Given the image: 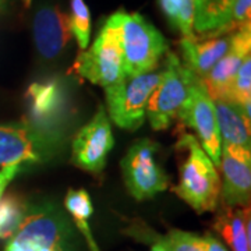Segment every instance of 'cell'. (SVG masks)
<instances>
[{
    "mask_svg": "<svg viewBox=\"0 0 251 251\" xmlns=\"http://www.w3.org/2000/svg\"><path fill=\"white\" fill-rule=\"evenodd\" d=\"M177 150H186L187 156L180 166L175 193L198 214L216 211L222 187L218 168L193 134H181Z\"/></svg>",
    "mask_w": 251,
    "mask_h": 251,
    "instance_id": "obj_1",
    "label": "cell"
},
{
    "mask_svg": "<svg viewBox=\"0 0 251 251\" xmlns=\"http://www.w3.org/2000/svg\"><path fill=\"white\" fill-rule=\"evenodd\" d=\"M25 98L31 122L41 125H59L67 109V90L56 78L31 84Z\"/></svg>",
    "mask_w": 251,
    "mask_h": 251,
    "instance_id": "obj_14",
    "label": "cell"
},
{
    "mask_svg": "<svg viewBox=\"0 0 251 251\" xmlns=\"http://www.w3.org/2000/svg\"><path fill=\"white\" fill-rule=\"evenodd\" d=\"M116 20L123 54L126 77H137L155 72L162 56L168 53L166 38L138 13L123 10L113 14Z\"/></svg>",
    "mask_w": 251,
    "mask_h": 251,
    "instance_id": "obj_3",
    "label": "cell"
},
{
    "mask_svg": "<svg viewBox=\"0 0 251 251\" xmlns=\"http://www.w3.org/2000/svg\"><path fill=\"white\" fill-rule=\"evenodd\" d=\"M169 251H204L201 236L173 229L165 239Z\"/></svg>",
    "mask_w": 251,
    "mask_h": 251,
    "instance_id": "obj_25",
    "label": "cell"
},
{
    "mask_svg": "<svg viewBox=\"0 0 251 251\" xmlns=\"http://www.w3.org/2000/svg\"><path fill=\"white\" fill-rule=\"evenodd\" d=\"M151 251H169L165 239H161V240H158V242L155 243L152 246V249H151Z\"/></svg>",
    "mask_w": 251,
    "mask_h": 251,
    "instance_id": "obj_29",
    "label": "cell"
},
{
    "mask_svg": "<svg viewBox=\"0 0 251 251\" xmlns=\"http://www.w3.org/2000/svg\"><path fill=\"white\" fill-rule=\"evenodd\" d=\"M183 125L193 128L198 143L216 168L221 166V138L216 125L215 106L202 80L198 78L177 116Z\"/></svg>",
    "mask_w": 251,
    "mask_h": 251,
    "instance_id": "obj_9",
    "label": "cell"
},
{
    "mask_svg": "<svg viewBox=\"0 0 251 251\" xmlns=\"http://www.w3.org/2000/svg\"><path fill=\"white\" fill-rule=\"evenodd\" d=\"M201 240H202V250L204 251H229L222 243L211 234L202 236Z\"/></svg>",
    "mask_w": 251,
    "mask_h": 251,
    "instance_id": "obj_27",
    "label": "cell"
},
{
    "mask_svg": "<svg viewBox=\"0 0 251 251\" xmlns=\"http://www.w3.org/2000/svg\"><path fill=\"white\" fill-rule=\"evenodd\" d=\"M64 208L75 222L78 230H81V233L85 236L91 251H99L98 246L91 234V227L88 225V219L94 212L90 194L85 190H70L64 200Z\"/></svg>",
    "mask_w": 251,
    "mask_h": 251,
    "instance_id": "obj_19",
    "label": "cell"
},
{
    "mask_svg": "<svg viewBox=\"0 0 251 251\" xmlns=\"http://www.w3.org/2000/svg\"><path fill=\"white\" fill-rule=\"evenodd\" d=\"M73 70L105 90L125 78L120 34L113 16L106 20L90 49L77 56Z\"/></svg>",
    "mask_w": 251,
    "mask_h": 251,
    "instance_id": "obj_4",
    "label": "cell"
},
{
    "mask_svg": "<svg viewBox=\"0 0 251 251\" xmlns=\"http://www.w3.org/2000/svg\"><path fill=\"white\" fill-rule=\"evenodd\" d=\"M234 0H197L194 29L200 36H216L226 25Z\"/></svg>",
    "mask_w": 251,
    "mask_h": 251,
    "instance_id": "obj_18",
    "label": "cell"
},
{
    "mask_svg": "<svg viewBox=\"0 0 251 251\" xmlns=\"http://www.w3.org/2000/svg\"><path fill=\"white\" fill-rule=\"evenodd\" d=\"M34 41L39 54L46 60L59 57L73 38L70 16L59 6H41L32 23Z\"/></svg>",
    "mask_w": 251,
    "mask_h": 251,
    "instance_id": "obj_12",
    "label": "cell"
},
{
    "mask_svg": "<svg viewBox=\"0 0 251 251\" xmlns=\"http://www.w3.org/2000/svg\"><path fill=\"white\" fill-rule=\"evenodd\" d=\"M194 1H197V0H194Z\"/></svg>",
    "mask_w": 251,
    "mask_h": 251,
    "instance_id": "obj_31",
    "label": "cell"
},
{
    "mask_svg": "<svg viewBox=\"0 0 251 251\" xmlns=\"http://www.w3.org/2000/svg\"><path fill=\"white\" fill-rule=\"evenodd\" d=\"M4 251H39V250L35 249V247H32V246H28V244L16 242V240L10 239L9 244L6 246Z\"/></svg>",
    "mask_w": 251,
    "mask_h": 251,
    "instance_id": "obj_28",
    "label": "cell"
},
{
    "mask_svg": "<svg viewBox=\"0 0 251 251\" xmlns=\"http://www.w3.org/2000/svg\"><path fill=\"white\" fill-rule=\"evenodd\" d=\"M214 229L224 237L232 251H251L250 206L222 205L215 218Z\"/></svg>",
    "mask_w": 251,
    "mask_h": 251,
    "instance_id": "obj_17",
    "label": "cell"
},
{
    "mask_svg": "<svg viewBox=\"0 0 251 251\" xmlns=\"http://www.w3.org/2000/svg\"><path fill=\"white\" fill-rule=\"evenodd\" d=\"M39 251H59V250H54V249H41Z\"/></svg>",
    "mask_w": 251,
    "mask_h": 251,
    "instance_id": "obj_30",
    "label": "cell"
},
{
    "mask_svg": "<svg viewBox=\"0 0 251 251\" xmlns=\"http://www.w3.org/2000/svg\"><path fill=\"white\" fill-rule=\"evenodd\" d=\"M70 27L73 36L77 39L81 50L90 45L91 14L84 0H72Z\"/></svg>",
    "mask_w": 251,
    "mask_h": 251,
    "instance_id": "obj_22",
    "label": "cell"
},
{
    "mask_svg": "<svg viewBox=\"0 0 251 251\" xmlns=\"http://www.w3.org/2000/svg\"><path fill=\"white\" fill-rule=\"evenodd\" d=\"M159 6L169 23L181 32L183 38L194 35V0H159Z\"/></svg>",
    "mask_w": 251,
    "mask_h": 251,
    "instance_id": "obj_21",
    "label": "cell"
},
{
    "mask_svg": "<svg viewBox=\"0 0 251 251\" xmlns=\"http://www.w3.org/2000/svg\"><path fill=\"white\" fill-rule=\"evenodd\" d=\"M73 237L74 229L67 212L52 201L44 200L28 204L25 216L11 239L38 250L54 249L69 251Z\"/></svg>",
    "mask_w": 251,
    "mask_h": 251,
    "instance_id": "obj_6",
    "label": "cell"
},
{
    "mask_svg": "<svg viewBox=\"0 0 251 251\" xmlns=\"http://www.w3.org/2000/svg\"><path fill=\"white\" fill-rule=\"evenodd\" d=\"M156 151V144L143 138L130 147L122 161L126 186L138 201L155 197L168 188V176L155 161Z\"/></svg>",
    "mask_w": 251,
    "mask_h": 251,
    "instance_id": "obj_8",
    "label": "cell"
},
{
    "mask_svg": "<svg viewBox=\"0 0 251 251\" xmlns=\"http://www.w3.org/2000/svg\"><path fill=\"white\" fill-rule=\"evenodd\" d=\"M67 133L59 125L18 122L0 125V166L16 162L45 163L64 148Z\"/></svg>",
    "mask_w": 251,
    "mask_h": 251,
    "instance_id": "obj_2",
    "label": "cell"
},
{
    "mask_svg": "<svg viewBox=\"0 0 251 251\" xmlns=\"http://www.w3.org/2000/svg\"><path fill=\"white\" fill-rule=\"evenodd\" d=\"M113 145L112 127L105 109L100 106L90 123L84 126L73 140V163L82 171L99 173L103 171Z\"/></svg>",
    "mask_w": 251,
    "mask_h": 251,
    "instance_id": "obj_10",
    "label": "cell"
},
{
    "mask_svg": "<svg viewBox=\"0 0 251 251\" xmlns=\"http://www.w3.org/2000/svg\"><path fill=\"white\" fill-rule=\"evenodd\" d=\"M247 27H251V0H234L229 11L226 25L216 36L230 35Z\"/></svg>",
    "mask_w": 251,
    "mask_h": 251,
    "instance_id": "obj_24",
    "label": "cell"
},
{
    "mask_svg": "<svg viewBox=\"0 0 251 251\" xmlns=\"http://www.w3.org/2000/svg\"><path fill=\"white\" fill-rule=\"evenodd\" d=\"M216 125L222 145L251 150L250 122L243 116L240 106L227 99H214Z\"/></svg>",
    "mask_w": 251,
    "mask_h": 251,
    "instance_id": "obj_16",
    "label": "cell"
},
{
    "mask_svg": "<svg viewBox=\"0 0 251 251\" xmlns=\"http://www.w3.org/2000/svg\"><path fill=\"white\" fill-rule=\"evenodd\" d=\"M21 169H23V163L21 162H16V163H10V165L3 166V169L0 171V198L3 197L7 186L21 172Z\"/></svg>",
    "mask_w": 251,
    "mask_h": 251,
    "instance_id": "obj_26",
    "label": "cell"
},
{
    "mask_svg": "<svg viewBox=\"0 0 251 251\" xmlns=\"http://www.w3.org/2000/svg\"><path fill=\"white\" fill-rule=\"evenodd\" d=\"M28 202L16 193L3 194L0 198V239H11L18 230L27 212Z\"/></svg>",
    "mask_w": 251,
    "mask_h": 251,
    "instance_id": "obj_20",
    "label": "cell"
},
{
    "mask_svg": "<svg viewBox=\"0 0 251 251\" xmlns=\"http://www.w3.org/2000/svg\"><path fill=\"white\" fill-rule=\"evenodd\" d=\"M197 80L198 77L184 67L176 54L168 52L161 81L153 90L145 110L153 130H165L171 127L179 116V112Z\"/></svg>",
    "mask_w": 251,
    "mask_h": 251,
    "instance_id": "obj_5",
    "label": "cell"
},
{
    "mask_svg": "<svg viewBox=\"0 0 251 251\" xmlns=\"http://www.w3.org/2000/svg\"><path fill=\"white\" fill-rule=\"evenodd\" d=\"M233 34L222 36H187L180 41L183 64L200 80H204L211 69L227 52Z\"/></svg>",
    "mask_w": 251,
    "mask_h": 251,
    "instance_id": "obj_15",
    "label": "cell"
},
{
    "mask_svg": "<svg viewBox=\"0 0 251 251\" xmlns=\"http://www.w3.org/2000/svg\"><path fill=\"white\" fill-rule=\"evenodd\" d=\"M219 168L224 173V184L221 187L222 205L234 208H244L250 205V150L232 145H222Z\"/></svg>",
    "mask_w": 251,
    "mask_h": 251,
    "instance_id": "obj_11",
    "label": "cell"
},
{
    "mask_svg": "<svg viewBox=\"0 0 251 251\" xmlns=\"http://www.w3.org/2000/svg\"><path fill=\"white\" fill-rule=\"evenodd\" d=\"M224 99H227L239 106L251 100V56L244 59L230 85L227 97Z\"/></svg>",
    "mask_w": 251,
    "mask_h": 251,
    "instance_id": "obj_23",
    "label": "cell"
},
{
    "mask_svg": "<svg viewBox=\"0 0 251 251\" xmlns=\"http://www.w3.org/2000/svg\"><path fill=\"white\" fill-rule=\"evenodd\" d=\"M251 50V27L239 29L234 32L232 44L225 56L211 69L204 77V85L211 99H224L227 97L230 85L242 63Z\"/></svg>",
    "mask_w": 251,
    "mask_h": 251,
    "instance_id": "obj_13",
    "label": "cell"
},
{
    "mask_svg": "<svg viewBox=\"0 0 251 251\" xmlns=\"http://www.w3.org/2000/svg\"><path fill=\"white\" fill-rule=\"evenodd\" d=\"M161 77L162 70L137 77H125L116 85L105 90L109 115L119 127L137 130L143 125L148 100Z\"/></svg>",
    "mask_w": 251,
    "mask_h": 251,
    "instance_id": "obj_7",
    "label": "cell"
}]
</instances>
